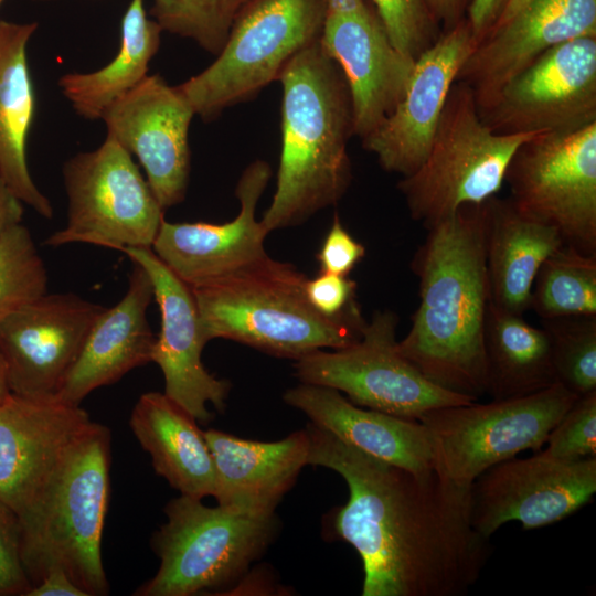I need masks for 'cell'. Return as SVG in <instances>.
I'll return each mask as SVG.
<instances>
[{
  "label": "cell",
  "mask_w": 596,
  "mask_h": 596,
  "mask_svg": "<svg viewBox=\"0 0 596 596\" xmlns=\"http://www.w3.org/2000/svg\"><path fill=\"white\" fill-rule=\"evenodd\" d=\"M306 430L308 465L348 485L332 529L361 557L362 596H460L477 583L491 547L471 523V487L380 460L311 423Z\"/></svg>",
  "instance_id": "6da1fadb"
},
{
  "label": "cell",
  "mask_w": 596,
  "mask_h": 596,
  "mask_svg": "<svg viewBox=\"0 0 596 596\" xmlns=\"http://www.w3.org/2000/svg\"><path fill=\"white\" fill-rule=\"evenodd\" d=\"M487 201L427 230L411 262L419 304L400 353L429 382L477 401L486 394Z\"/></svg>",
  "instance_id": "7a4b0ae2"
},
{
  "label": "cell",
  "mask_w": 596,
  "mask_h": 596,
  "mask_svg": "<svg viewBox=\"0 0 596 596\" xmlns=\"http://www.w3.org/2000/svg\"><path fill=\"white\" fill-rule=\"evenodd\" d=\"M281 151L276 191L263 225L301 224L337 204L352 181L348 141L354 136L350 91L320 40L283 70Z\"/></svg>",
  "instance_id": "3957f363"
},
{
  "label": "cell",
  "mask_w": 596,
  "mask_h": 596,
  "mask_svg": "<svg viewBox=\"0 0 596 596\" xmlns=\"http://www.w3.org/2000/svg\"><path fill=\"white\" fill-rule=\"evenodd\" d=\"M308 277L268 255L211 281L190 287L206 342L222 338L278 358L298 360L360 339L361 309L330 318L309 302Z\"/></svg>",
  "instance_id": "277c9868"
},
{
  "label": "cell",
  "mask_w": 596,
  "mask_h": 596,
  "mask_svg": "<svg viewBox=\"0 0 596 596\" xmlns=\"http://www.w3.org/2000/svg\"><path fill=\"white\" fill-rule=\"evenodd\" d=\"M109 468L110 432L92 422L18 514L21 561L32 587L61 567L87 596L108 594L102 536Z\"/></svg>",
  "instance_id": "5b68a950"
},
{
  "label": "cell",
  "mask_w": 596,
  "mask_h": 596,
  "mask_svg": "<svg viewBox=\"0 0 596 596\" xmlns=\"http://www.w3.org/2000/svg\"><path fill=\"white\" fill-rule=\"evenodd\" d=\"M536 134L492 131L480 117L471 88L455 81L427 156L397 183L411 217L428 230L459 207L494 196L513 153Z\"/></svg>",
  "instance_id": "8992f818"
},
{
  "label": "cell",
  "mask_w": 596,
  "mask_h": 596,
  "mask_svg": "<svg viewBox=\"0 0 596 596\" xmlns=\"http://www.w3.org/2000/svg\"><path fill=\"white\" fill-rule=\"evenodd\" d=\"M201 500L181 494L167 503V522L151 539L160 566L134 595L192 596L225 586L272 543L275 513L207 507Z\"/></svg>",
  "instance_id": "52a82bcc"
},
{
  "label": "cell",
  "mask_w": 596,
  "mask_h": 596,
  "mask_svg": "<svg viewBox=\"0 0 596 596\" xmlns=\"http://www.w3.org/2000/svg\"><path fill=\"white\" fill-rule=\"evenodd\" d=\"M326 0H247L216 58L177 85L204 120L253 98L320 40Z\"/></svg>",
  "instance_id": "ba28073f"
},
{
  "label": "cell",
  "mask_w": 596,
  "mask_h": 596,
  "mask_svg": "<svg viewBox=\"0 0 596 596\" xmlns=\"http://www.w3.org/2000/svg\"><path fill=\"white\" fill-rule=\"evenodd\" d=\"M577 397L557 382L522 397L429 409L417 421L428 432L434 469L471 487L492 466L528 449L539 453Z\"/></svg>",
  "instance_id": "9c48e42d"
},
{
  "label": "cell",
  "mask_w": 596,
  "mask_h": 596,
  "mask_svg": "<svg viewBox=\"0 0 596 596\" xmlns=\"http://www.w3.org/2000/svg\"><path fill=\"white\" fill-rule=\"evenodd\" d=\"M67 221L45 244L86 243L116 251L151 247L164 210L131 153L107 135L95 150L63 166Z\"/></svg>",
  "instance_id": "30bf717a"
},
{
  "label": "cell",
  "mask_w": 596,
  "mask_h": 596,
  "mask_svg": "<svg viewBox=\"0 0 596 596\" xmlns=\"http://www.w3.org/2000/svg\"><path fill=\"white\" fill-rule=\"evenodd\" d=\"M504 183L520 212L555 228L564 245L596 255V121L526 139Z\"/></svg>",
  "instance_id": "8fae6325"
},
{
  "label": "cell",
  "mask_w": 596,
  "mask_h": 596,
  "mask_svg": "<svg viewBox=\"0 0 596 596\" xmlns=\"http://www.w3.org/2000/svg\"><path fill=\"white\" fill-rule=\"evenodd\" d=\"M397 324L394 311L376 310L359 340L296 360L295 374L301 383L344 393L358 406L415 421L429 409L473 402L429 382L400 353Z\"/></svg>",
  "instance_id": "7c38bea8"
},
{
  "label": "cell",
  "mask_w": 596,
  "mask_h": 596,
  "mask_svg": "<svg viewBox=\"0 0 596 596\" xmlns=\"http://www.w3.org/2000/svg\"><path fill=\"white\" fill-rule=\"evenodd\" d=\"M497 134L567 131L596 121V35L555 45L478 108Z\"/></svg>",
  "instance_id": "4fadbf2b"
},
{
  "label": "cell",
  "mask_w": 596,
  "mask_h": 596,
  "mask_svg": "<svg viewBox=\"0 0 596 596\" xmlns=\"http://www.w3.org/2000/svg\"><path fill=\"white\" fill-rule=\"evenodd\" d=\"M596 492V457L574 462L535 453L508 459L481 473L471 485V523L489 539L510 521L523 530L563 520Z\"/></svg>",
  "instance_id": "5bb4252c"
},
{
  "label": "cell",
  "mask_w": 596,
  "mask_h": 596,
  "mask_svg": "<svg viewBox=\"0 0 596 596\" xmlns=\"http://www.w3.org/2000/svg\"><path fill=\"white\" fill-rule=\"evenodd\" d=\"M105 308L73 292H45L1 320L10 393L55 397Z\"/></svg>",
  "instance_id": "9a60e30c"
},
{
  "label": "cell",
  "mask_w": 596,
  "mask_h": 596,
  "mask_svg": "<svg viewBox=\"0 0 596 596\" xmlns=\"http://www.w3.org/2000/svg\"><path fill=\"white\" fill-rule=\"evenodd\" d=\"M194 115L178 86L153 74L116 99L100 118L107 135L137 157L163 210L185 198L191 159L189 128Z\"/></svg>",
  "instance_id": "2e32d148"
},
{
  "label": "cell",
  "mask_w": 596,
  "mask_h": 596,
  "mask_svg": "<svg viewBox=\"0 0 596 596\" xmlns=\"http://www.w3.org/2000/svg\"><path fill=\"white\" fill-rule=\"evenodd\" d=\"M123 253L141 265L152 281L161 324L151 362L158 364L163 374L164 394L196 422H209L212 413L207 405L223 411L231 384L216 379L203 365L201 355L207 342L191 288L158 258L151 247H127Z\"/></svg>",
  "instance_id": "e0dca14e"
},
{
  "label": "cell",
  "mask_w": 596,
  "mask_h": 596,
  "mask_svg": "<svg viewBox=\"0 0 596 596\" xmlns=\"http://www.w3.org/2000/svg\"><path fill=\"white\" fill-rule=\"evenodd\" d=\"M467 19L441 31L416 60L405 95L393 113L362 139L379 164L402 177L412 174L429 150L457 74L476 47Z\"/></svg>",
  "instance_id": "ac0fdd59"
},
{
  "label": "cell",
  "mask_w": 596,
  "mask_h": 596,
  "mask_svg": "<svg viewBox=\"0 0 596 596\" xmlns=\"http://www.w3.org/2000/svg\"><path fill=\"white\" fill-rule=\"evenodd\" d=\"M270 168L255 160L243 171L235 195L240 212L230 222L171 223L162 220L151 249L189 287L201 285L265 257L269 233L256 219Z\"/></svg>",
  "instance_id": "d6986e66"
},
{
  "label": "cell",
  "mask_w": 596,
  "mask_h": 596,
  "mask_svg": "<svg viewBox=\"0 0 596 596\" xmlns=\"http://www.w3.org/2000/svg\"><path fill=\"white\" fill-rule=\"evenodd\" d=\"M91 423L79 405L10 393L0 404V501L21 513Z\"/></svg>",
  "instance_id": "ffe728a7"
},
{
  "label": "cell",
  "mask_w": 596,
  "mask_h": 596,
  "mask_svg": "<svg viewBox=\"0 0 596 596\" xmlns=\"http://www.w3.org/2000/svg\"><path fill=\"white\" fill-rule=\"evenodd\" d=\"M320 44L345 77L353 132L362 140L403 99L415 60L395 49L372 3L356 14L326 15Z\"/></svg>",
  "instance_id": "44dd1931"
},
{
  "label": "cell",
  "mask_w": 596,
  "mask_h": 596,
  "mask_svg": "<svg viewBox=\"0 0 596 596\" xmlns=\"http://www.w3.org/2000/svg\"><path fill=\"white\" fill-rule=\"evenodd\" d=\"M596 35V0H529L479 42L456 81L467 84L478 108L549 49Z\"/></svg>",
  "instance_id": "7402d4cb"
},
{
  "label": "cell",
  "mask_w": 596,
  "mask_h": 596,
  "mask_svg": "<svg viewBox=\"0 0 596 596\" xmlns=\"http://www.w3.org/2000/svg\"><path fill=\"white\" fill-rule=\"evenodd\" d=\"M153 286L146 269L134 263L127 291L98 316L64 379L56 398L79 405L94 390L109 385L135 368L151 362L156 337L147 319Z\"/></svg>",
  "instance_id": "603a6c76"
},
{
  "label": "cell",
  "mask_w": 596,
  "mask_h": 596,
  "mask_svg": "<svg viewBox=\"0 0 596 596\" xmlns=\"http://www.w3.org/2000/svg\"><path fill=\"white\" fill-rule=\"evenodd\" d=\"M215 469L214 498L220 505L272 514L308 465L307 430L276 441H258L209 429L203 432Z\"/></svg>",
  "instance_id": "cb8c5ba5"
},
{
  "label": "cell",
  "mask_w": 596,
  "mask_h": 596,
  "mask_svg": "<svg viewBox=\"0 0 596 596\" xmlns=\"http://www.w3.org/2000/svg\"><path fill=\"white\" fill-rule=\"evenodd\" d=\"M283 398L311 424L374 458L414 471L434 469L430 438L419 421L364 408L334 389L301 382Z\"/></svg>",
  "instance_id": "d4e9b609"
},
{
  "label": "cell",
  "mask_w": 596,
  "mask_h": 596,
  "mask_svg": "<svg viewBox=\"0 0 596 596\" xmlns=\"http://www.w3.org/2000/svg\"><path fill=\"white\" fill-rule=\"evenodd\" d=\"M36 29V22L0 21V175L23 203L50 220L53 206L35 185L26 161L35 114L26 47Z\"/></svg>",
  "instance_id": "484cf974"
},
{
  "label": "cell",
  "mask_w": 596,
  "mask_h": 596,
  "mask_svg": "<svg viewBox=\"0 0 596 596\" xmlns=\"http://www.w3.org/2000/svg\"><path fill=\"white\" fill-rule=\"evenodd\" d=\"M563 244L555 228L523 214L509 198L487 200L485 246L491 302L523 316L530 310L542 263Z\"/></svg>",
  "instance_id": "4316f807"
},
{
  "label": "cell",
  "mask_w": 596,
  "mask_h": 596,
  "mask_svg": "<svg viewBox=\"0 0 596 596\" xmlns=\"http://www.w3.org/2000/svg\"><path fill=\"white\" fill-rule=\"evenodd\" d=\"M129 426L151 456L157 475L181 494L214 496L213 458L195 418L164 393L148 392L137 401Z\"/></svg>",
  "instance_id": "83f0119b"
},
{
  "label": "cell",
  "mask_w": 596,
  "mask_h": 596,
  "mask_svg": "<svg viewBox=\"0 0 596 596\" xmlns=\"http://www.w3.org/2000/svg\"><path fill=\"white\" fill-rule=\"evenodd\" d=\"M485 351L486 393L492 400L526 396L558 382L546 331L491 301L485 326Z\"/></svg>",
  "instance_id": "f1b7e54d"
},
{
  "label": "cell",
  "mask_w": 596,
  "mask_h": 596,
  "mask_svg": "<svg viewBox=\"0 0 596 596\" xmlns=\"http://www.w3.org/2000/svg\"><path fill=\"white\" fill-rule=\"evenodd\" d=\"M162 29L148 18L143 0H131L121 19L120 46L115 57L91 73H67L57 84L73 109L88 120L100 119L119 97L147 76L160 46Z\"/></svg>",
  "instance_id": "f546056e"
},
{
  "label": "cell",
  "mask_w": 596,
  "mask_h": 596,
  "mask_svg": "<svg viewBox=\"0 0 596 596\" xmlns=\"http://www.w3.org/2000/svg\"><path fill=\"white\" fill-rule=\"evenodd\" d=\"M530 310L542 320L596 317V255L562 245L541 265Z\"/></svg>",
  "instance_id": "4dcf8cb0"
},
{
  "label": "cell",
  "mask_w": 596,
  "mask_h": 596,
  "mask_svg": "<svg viewBox=\"0 0 596 596\" xmlns=\"http://www.w3.org/2000/svg\"><path fill=\"white\" fill-rule=\"evenodd\" d=\"M247 0H152L150 14L162 31L193 40L217 55Z\"/></svg>",
  "instance_id": "1f68e13d"
},
{
  "label": "cell",
  "mask_w": 596,
  "mask_h": 596,
  "mask_svg": "<svg viewBox=\"0 0 596 596\" xmlns=\"http://www.w3.org/2000/svg\"><path fill=\"white\" fill-rule=\"evenodd\" d=\"M557 381L577 396L596 391V317L542 320Z\"/></svg>",
  "instance_id": "d6a6232c"
},
{
  "label": "cell",
  "mask_w": 596,
  "mask_h": 596,
  "mask_svg": "<svg viewBox=\"0 0 596 596\" xmlns=\"http://www.w3.org/2000/svg\"><path fill=\"white\" fill-rule=\"evenodd\" d=\"M47 272L30 231L22 224L0 240V321L47 291Z\"/></svg>",
  "instance_id": "836d02e7"
},
{
  "label": "cell",
  "mask_w": 596,
  "mask_h": 596,
  "mask_svg": "<svg viewBox=\"0 0 596 596\" xmlns=\"http://www.w3.org/2000/svg\"><path fill=\"white\" fill-rule=\"evenodd\" d=\"M392 44L416 60L441 33L427 0H370Z\"/></svg>",
  "instance_id": "e575fe53"
},
{
  "label": "cell",
  "mask_w": 596,
  "mask_h": 596,
  "mask_svg": "<svg viewBox=\"0 0 596 596\" xmlns=\"http://www.w3.org/2000/svg\"><path fill=\"white\" fill-rule=\"evenodd\" d=\"M545 444L542 455L554 460L574 462L596 457V391L575 400Z\"/></svg>",
  "instance_id": "d590c367"
},
{
  "label": "cell",
  "mask_w": 596,
  "mask_h": 596,
  "mask_svg": "<svg viewBox=\"0 0 596 596\" xmlns=\"http://www.w3.org/2000/svg\"><path fill=\"white\" fill-rule=\"evenodd\" d=\"M19 515L0 501V596H26L32 588L20 552Z\"/></svg>",
  "instance_id": "8d00e7d4"
},
{
  "label": "cell",
  "mask_w": 596,
  "mask_h": 596,
  "mask_svg": "<svg viewBox=\"0 0 596 596\" xmlns=\"http://www.w3.org/2000/svg\"><path fill=\"white\" fill-rule=\"evenodd\" d=\"M305 292L315 309L330 318L361 309L356 301V283L349 276L320 272L306 280Z\"/></svg>",
  "instance_id": "74e56055"
},
{
  "label": "cell",
  "mask_w": 596,
  "mask_h": 596,
  "mask_svg": "<svg viewBox=\"0 0 596 596\" xmlns=\"http://www.w3.org/2000/svg\"><path fill=\"white\" fill-rule=\"evenodd\" d=\"M364 255V245L354 240L336 213L317 254L320 272L348 276Z\"/></svg>",
  "instance_id": "f35d334b"
},
{
  "label": "cell",
  "mask_w": 596,
  "mask_h": 596,
  "mask_svg": "<svg viewBox=\"0 0 596 596\" xmlns=\"http://www.w3.org/2000/svg\"><path fill=\"white\" fill-rule=\"evenodd\" d=\"M509 0H471L466 19L477 42H481L493 29Z\"/></svg>",
  "instance_id": "ab89813d"
},
{
  "label": "cell",
  "mask_w": 596,
  "mask_h": 596,
  "mask_svg": "<svg viewBox=\"0 0 596 596\" xmlns=\"http://www.w3.org/2000/svg\"><path fill=\"white\" fill-rule=\"evenodd\" d=\"M26 596H87L61 567L51 568Z\"/></svg>",
  "instance_id": "60d3db41"
},
{
  "label": "cell",
  "mask_w": 596,
  "mask_h": 596,
  "mask_svg": "<svg viewBox=\"0 0 596 596\" xmlns=\"http://www.w3.org/2000/svg\"><path fill=\"white\" fill-rule=\"evenodd\" d=\"M22 203L0 175V240L11 227L22 223Z\"/></svg>",
  "instance_id": "b9f144b4"
},
{
  "label": "cell",
  "mask_w": 596,
  "mask_h": 596,
  "mask_svg": "<svg viewBox=\"0 0 596 596\" xmlns=\"http://www.w3.org/2000/svg\"><path fill=\"white\" fill-rule=\"evenodd\" d=\"M441 31L448 30L466 18L471 0H427Z\"/></svg>",
  "instance_id": "7bdbcfd3"
},
{
  "label": "cell",
  "mask_w": 596,
  "mask_h": 596,
  "mask_svg": "<svg viewBox=\"0 0 596 596\" xmlns=\"http://www.w3.org/2000/svg\"><path fill=\"white\" fill-rule=\"evenodd\" d=\"M370 0H326V15H352L364 11Z\"/></svg>",
  "instance_id": "ee69618b"
},
{
  "label": "cell",
  "mask_w": 596,
  "mask_h": 596,
  "mask_svg": "<svg viewBox=\"0 0 596 596\" xmlns=\"http://www.w3.org/2000/svg\"><path fill=\"white\" fill-rule=\"evenodd\" d=\"M528 1L529 0H509L493 29L513 17L524 4L528 3Z\"/></svg>",
  "instance_id": "f6af8a7d"
},
{
  "label": "cell",
  "mask_w": 596,
  "mask_h": 596,
  "mask_svg": "<svg viewBox=\"0 0 596 596\" xmlns=\"http://www.w3.org/2000/svg\"><path fill=\"white\" fill-rule=\"evenodd\" d=\"M9 394L10 389L8 384L7 366L0 352V404L8 397Z\"/></svg>",
  "instance_id": "bcb514c9"
},
{
  "label": "cell",
  "mask_w": 596,
  "mask_h": 596,
  "mask_svg": "<svg viewBox=\"0 0 596 596\" xmlns=\"http://www.w3.org/2000/svg\"><path fill=\"white\" fill-rule=\"evenodd\" d=\"M3 0H0V6L2 4Z\"/></svg>",
  "instance_id": "7dc6e473"
}]
</instances>
